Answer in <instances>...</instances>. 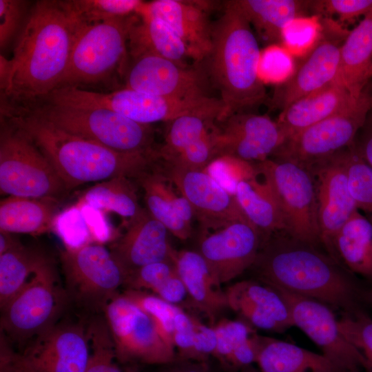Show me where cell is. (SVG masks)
<instances>
[{
	"label": "cell",
	"instance_id": "1",
	"mask_svg": "<svg viewBox=\"0 0 372 372\" xmlns=\"http://www.w3.org/2000/svg\"><path fill=\"white\" fill-rule=\"evenodd\" d=\"M76 26L60 1L33 4L12 58L0 56L1 103L27 105L57 88L68 67Z\"/></svg>",
	"mask_w": 372,
	"mask_h": 372
},
{
	"label": "cell",
	"instance_id": "2",
	"mask_svg": "<svg viewBox=\"0 0 372 372\" xmlns=\"http://www.w3.org/2000/svg\"><path fill=\"white\" fill-rule=\"evenodd\" d=\"M251 267L269 286L313 298L342 313L362 309L365 289L351 272L318 247L285 232L262 239Z\"/></svg>",
	"mask_w": 372,
	"mask_h": 372
},
{
	"label": "cell",
	"instance_id": "3",
	"mask_svg": "<svg viewBox=\"0 0 372 372\" xmlns=\"http://www.w3.org/2000/svg\"><path fill=\"white\" fill-rule=\"evenodd\" d=\"M1 117L9 120L34 141L68 191L116 176L136 180L158 163L156 156L119 152L72 134L19 106L1 104Z\"/></svg>",
	"mask_w": 372,
	"mask_h": 372
},
{
	"label": "cell",
	"instance_id": "4",
	"mask_svg": "<svg viewBox=\"0 0 372 372\" xmlns=\"http://www.w3.org/2000/svg\"><path fill=\"white\" fill-rule=\"evenodd\" d=\"M224 5L223 14L213 24L211 50L203 62L209 81L220 93L225 119L264 103L267 92L259 75L260 51L251 25L234 0Z\"/></svg>",
	"mask_w": 372,
	"mask_h": 372
},
{
	"label": "cell",
	"instance_id": "5",
	"mask_svg": "<svg viewBox=\"0 0 372 372\" xmlns=\"http://www.w3.org/2000/svg\"><path fill=\"white\" fill-rule=\"evenodd\" d=\"M16 106L61 130L113 150L158 157L152 125L135 122L102 106L45 99Z\"/></svg>",
	"mask_w": 372,
	"mask_h": 372
},
{
	"label": "cell",
	"instance_id": "6",
	"mask_svg": "<svg viewBox=\"0 0 372 372\" xmlns=\"http://www.w3.org/2000/svg\"><path fill=\"white\" fill-rule=\"evenodd\" d=\"M137 17L92 24L77 22L68 67L56 89L102 83L116 72L125 75L129 33Z\"/></svg>",
	"mask_w": 372,
	"mask_h": 372
},
{
	"label": "cell",
	"instance_id": "7",
	"mask_svg": "<svg viewBox=\"0 0 372 372\" xmlns=\"http://www.w3.org/2000/svg\"><path fill=\"white\" fill-rule=\"evenodd\" d=\"M59 259L69 302L85 316L103 313L125 285L124 271L102 244L65 247L61 250Z\"/></svg>",
	"mask_w": 372,
	"mask_h": 372
},
{
	"label": "cell",
	"instance_id": "8",
	"mask_svg": "<svg viewBox=\"0 0 372 372\" xmlns=\"http://www.w3.org/2000/svg\"><path fill=\"white\" fill-rule=\"evenodd\" d=\"M69 304L50 259L1 309L0 332L21 351L32 339L56 323Z\"/></svg>",
	"mask_w": 372,
	"mask_h": 372
},
{
	"label": "cell",
	"instance_id": "9",
	"mask_svg": "<svg viewBox=\"0 0 372 372\" xmlns=\"http://www.w3.org/2000/svg\"><path fill=\"white\" fill-rule=\"evenodd\" d=\"M45 99L57 103L98 105L145 125L161 121L169 122L188 114L223 112L224 110L222 101L215 97H166L125 87L111 92L63 87L50 92L45 96Z\"/></svg>",
	"mask_w": 372,
	"mask_h": 372
},
{
	"label": "cell",
	"instance_id": "10",
	"mask_svg": "<svg viewBox=\"0 0 372 372\" xmlns=\"http://www.w3.org/2000/svg\"><path fill=\"white\" fill-rule=\"evenodd\" d=\"M0 191L8 196L57 199L68 191L34 141L3 117L0 130Z\"/></svg>",
	"mask_w": 372,
	"mask_h": 372
},
{
	"label": "cell",
	"instance_id": "11",
	"mask_svg": "<svg viewBox=\"0 0 372 372\" xmlns=\"http://www.w3.org/2000/svg\"><path fill=\"white\" fill-rule=\"evenodd\" d=\"M269 185L285 225V233L302 242L321 245L316 187L311 171L287 161L254 163Z\"/></svg>",
	"mask_w": 372,
	"mask_h": 372
},
{
	"label": "cell",
	"instance_id": "12",
	"mask_svg": "<svg viewBox=\"0 0 372 372\" xmlns=\"http://www.w3.org/2000/svg\"><path fill=\"white\" fill-rule=\"evenodd\" d=\"M371 110L372 94L365 88L346 108L287 138L272 157L309 168L353 145Z\"/></svg>",
	"mask_w": 372,
	"mask_h": 372
},
{
	"label": "cell",
	"instance_id": "13",
	"mask_svg": "<svg viewBox=\"0 0 372 372\" xmlns=\"http://www.w3.org/2000/svg\"><path fill=\"white\" fill-rule=\"evenodd\" d=\"M118 360L125 364H165L176 360V351L160 335L152 318L120 293L103 313Z\"/></svg>",
	"mask_w": 372,
	"mask_h": 372
},
{
	"label": "cell",
	"instance_id": "14",
	"mask_svg": "<svg viewBox=\"0 0 372 372\" xmlns=\"http://www.w3.org/2000/svg\"><path fill=\"white\" fill-rule=\"evenodd\" d=\"M89 316H63L18 352L28 372H84L90 356L87 334Z\"/></svg>",
	"mask_w": 372,
	"mask_h": 372
},
{
	"label": "cell",
	"instance_id": "15",
	"mask_svg": "<svg viewBox=\"0 0 372 372\" xmlns=\"http://www.w3.org/2000/svg\"><path fill=\"white\" fill-rule=\"evenodd\" d=\"M162 163V172L191 205L201 234L220 229L234 222L249 221L234 194L206 169Z\"/></svg>",
	"mask_w": 372,
	"mask_h": 372
},
{
	"label": "cell",
	"instance_id": "16",
	"mask_svg": "<svg viewBox=\"0 0 372 372\" xmlns=\"http://www.w3.org/2000/svg\"><path fill=\"white\" fill-rule=\"evenodd\" d=\"M272 287L286 302L293 326L300 329L320 349L322 354L347 371L366 369L364 357L344 338L329 306L313 298Z\"/></svg>",
	"mask_w": 372,
	"mask_h": 372
},
{
	"label": "cell",
	"instance_id": "17",
	"mask_svg": "<svg viewBox=\"0 0 372 372\" xmlns=\"http://www.w3.org/2000/svg\"><path fill=\"white\" fill-rule=\"evenodd\" d=\"M221 123L214 128L217 160L229 157L250 163L262 162L286 141L277 121L267 115L240 112Z\"/></svg>",
	"mask_w": 372,
	"mask_h": 372
},
{
	"label": "cell",
	"instance_id": "18",
	"mask_svg": "<svg viewBox=\"0 0 372 372\" xmlns=\"http://www.w3.org/2000/svg\"><path fill=\"white\" fill-rule=\"evenodd\" d=\"M346 149L309 168L316 182L320 242L326 253L338 263L333 245L335 238L358 210L348 186Z\"/></svg>",
	"mask_w": 372,
	"mask_h": 372
},
{
	"label": "cell",
	"instance_id": "19",
	"mask_svg": "<svg viewBox=\"0 0 372 372\" xmlns=\"http://www.w3.org/2000/svg\"><path fill=\"white\" fill-rule=\"evenodd\" d=\"M348 32L327 24L295 72L274 90L271 103L281 112L339 77L340 48Z\"/></svg>",
	"mask_w": 372,
	"mask_h": 372
},
{
	"label": "cell",
	"instance_id": "20",
	"mask_svg": "<svg viewBox=\"0 0 372 372\" xmlns=\"http://www.w3.org/2000/svg\"><path fill=\"white\" fill-rule=\"evenodd\" d=\"M125 87L166 97L196 98L208 96L209 79L204 66L182 65L154 55L129 60Z\"/></svg>",
	"mask_w": 372,
	"mask_h": 372
},
{
	"label": "cell",
	"instance_id": "21",
	"mask_svg": "<svg viewBox=\"0 0 372 372\" xmlns=\"http://www.w3.org/2000/svg\"><path fill=\"white\" fill-rule=\"evenodd\" d=\"M262 237L249 221H237L200 234L198 250L219 285L228 282L251 268Z\"/></svg>",
	"mask_w": 372,
	"mask_h": 372
},
{
	"label": "cell",
	"instance_id": "22",
	"mask_svg": "<svg viewBox=\"0 0 372 372\" xmlns=\"http://www.w3.org/2000/svg\"><path fill=\"white\" fill-rule=\"evenodd\" d=\"M208 1L154 0L143 1L137 14L165 22L185 45L189 57L203 62L212 45L213 23Z\"/></svg>",
	"mask_w": 372,
	"mask_h": 372
},
{
	"label": "cell",
	"instance_id": "23",
	"mask_svg": "<svg viewBox=\"0 0 372 372\" xmlns=\"http://www.w3.org/2000/svg\"><path fill=\"white\" fill-rule=\"evenodd\" d=\"M127 223L125 232L108 248L126 277L145 265L172 261L174 249L168 240L169 231L146 208Z\"/></svg>",
	"mask_w": 372,
	"mask_h": 372
},
{
	"label": "cell",
	"instance_id": "24",
	"mask_svg": "<svg viewBox=\"0 0 372 372\" xmlns=\"http://www.w3.org/2000/svg\"><path fill=\"white\" fill-rule=\"evenodd\" d=\"M225 291L228 307L250 326L278 333L293 326L286 302L272 287L248 280L238 282Z\"/></svg>",
	"mask_w": 372,
	"mask_h": 372
},
{
	"label": "cell",
	"instance_id": "25",
	"mask_svg": "<svg viewBox=\"0 0 372 372\" xmlns=\"http://www.w3.org/2000/svg\"><path fill=\"white\" fill-rule=\"evenodd\" d=\"M144 194L147 210L177 238L185 240L192 234L194 214L191 205L177 195L170 180L160 166L144 173L135 180Z\"/></svg>",
	"mask_w": 372,
	"mask_h": 372
},
{
	"label": "cell",
	"instance_id": "26",
	"mask_svg": "<svg viewBox=\"0 0 372 372\" xmlns=\"http://www.w3.org/2000/svg\"><path fill=\"white\" fill-rule=\"evenodd\" d=\"M358 98L350 94L338 77L321 89L293 102L280 112L277 122L287 140L342 110Z\"/></svg>",
	"mask_w": 372,
	"mask_h": 372
},
{
	"label": "cell",
	"instance_id": "27",
	"mask_svg": "<svg viewBox=\"0 0 372 372\" xmlns=\"http://www.w3.org/2000/svg\"><path fill=\"white\" fill-rule=\"evenodd\" d=\"M172 260L190 302L212 322L229 308L225 291L221 289L205 260L197 251L174 249Z\"/></svg>",
	"mask_w": 372,
	"mask_h": 372
},
{
	"label": "cell",
	"instance_id": "28",
	"mask_svg": "<svg viewBox=\"0 0 372 372\" xmlns=\"http://www.w3.org/2000/svg\"><path fill=\"white\" fill-rule=\"evenodd\" d=\"M235 182L234 195L248 220L262 239L278 232L285 233L282 214L266 180L256 169Z\"/></svg>",
	"mask_w": 372,
	"mask_h": 372
},
{
	"label": "cell",
	"instance_id": "29",
	"mask_svg": "<svg viewBox=\"0 0 372 372\" xmlns=\"http://www.w3.org/2000/svg\"><path fill=\"white\" fill-rule=\"evenodd\" d=\"M372 78V10L348 32L340 48L339 79L359 97Z\"/></svg>",
	"mask_w": 372,
	"mask_h": 372
},
{
	"label": "cell",
	"instance_id": "30",
	"mask_svg": "<svg viewBox=\"0 0 372 372\" xmlns=\"http://www.w3.org/2000/svg\"><path fill=\"white\" fill-rule=\"evenodd\" d=\"M256 362L260 372H347L323 354L261 335Z\"/></svg>",
	"mask_w": 372,
	"mask_h": 372
},
{
	"label": "cell",
	"instance_id": "31",
	"mask_svg": "<svg viewBox=\"0 0 372 372\" xmlns=\"http://www.w3.org/2000/svg\"><path fill=\"white\" fill-rule=\"evenodd\" d=\"M258 34L267 43H280L289 23L312 9L313 1L234 0Z\"/></svg>",
	"mask_w": 372,
	"mask_h": 372
},
{
	"label": "cell",
	"instance_id": "32",
	"mask_svg": "<svg viewBox=\"0 0 372 372\" xmlns=\"http://www.w3.org/2000/svg\"><path fill=\"white\" fill-rule=\"evenodd\" d=\"M59 199L8 196L0 203V231L39 236L52 230Z\"/></svg>",
	"mask_w": 372,
	"mask_h": 372
},
{
	"label": "cell",
	"instance_id": "33",
	"mask_svg": "<svg viewBox=\"0 0 372 372\" xmlns=\"http://www.w3.org/2000/svg\"><path fill=\"white\" fill-rule=\"evenodd\" d=\"M129 60L143 55L160 56L182 65L189 57L187 48L174 31L157 18L138 15L128 38Z\"/></svg>",
	"mask_w": 372,
	"mask_h": 372
},
{
	"label": "cell",
	"instance_id": "34",
	"mask_svg": "<svg viewBox=\"0 0 372 372\" xmlns=\"http://www.w3.org/2000/svg\"><path fill=\"white\" fill-rule=\"evenodd\" d=\"M338 261L349 272L372 280V222L356 210L334 240Z\"/></svg>",
	"mask_w": 372,
	"mask_h": 372
},
{
	"label": "cell",
	"instance_id": "35",
	"mask_svg": "<svg viewBox=\"0 0 372 372\" xmlns=\"http://www.w3.org/2000/svg\"><path fill=\"white\" fill-rule=\"evenodd\" d=\"M135 185L134 180L126 176L114 177L90 187L77 203L87 205L103 213H115L127 222L143 209Z\"/></svg>",
	"mask_w": 372,
	"mask_h": 372
},
{
	"label": "cell",
	"instance_id": "36",
	"mask_svg": "<svg viewBox=\"0 0 372 372\" xmlns=\"http://www.w3.org/2000/svg\"><path fill=\"white\" fill-rule=\"evenodd\" d=\"M50 258L23 244L0 255V308L3 309Z\"/></svg>",
	"mask_w": 372,
	"mask_h": 372
},
{
	"label": "cell",
	"instance_id": "37",
	"mask_svg": "<svg viewBox=\"0 0 372 372\" xmlns=\"http://www.w3.org/2000/svg\"><path fill=\"white\" fill-rule=\"evenodd\" d=\"M215 121H222L220 114L205 112L183 115L169 121L165 142L158 149L160 161L171 159L202 138L214 125Z\"/></svg>",
	"mask_w": 372,
	"mask_h": 372
},
{
	"label": "cell",
	"instance_id": "38",
	"mask_svg": "<svg viewBox=\"0 0 372 372\" xmlns=\"http://www.w3.org/2000/svg\"><path fill=\"white\" fill-rule=\"evenodd\" d=\"M87 334L90 356L84 372H137L136 364L120 362L103 313L88 317Z\"/></svg>",
	"mask_w": 372,
	"mask_h": 372
},
{
	"label": "cell",
	"instance_id": "39",
	"mask_svg": "<svg viewBox=\"0 0 372 372\" xmlns=\"http://www.w3.org/2000/svg\"><path fill=\"white\" fill-rule=\"evenodd\" d=\"M141 0H66L64 8L79 23L92 24L124 18L137 14Z\"/></svg>",
	"mask_w": 372,
	"mask_h": 372
},
{
	"label": "cell",
	"instance_id": "40",
	"mask_svg": "<svg viewBox=\"0 0 372 372\" xmlns=\"http://www.w3.org/2000/svg\"><path fill=\"white\" fill-rule=\"evenodd\" d=\"M345 157L350 194L357 209L372 222V167L353 145L346 149Z\"/></svg>",
	"mask_w": 372,
	"mask_h": 372
},
{
	"label": "cell",
	"instance_id": "41",
	"mask_svg": "<svg viewBox=\"0 0 372 372\" xmlns=\"http://www.w3.org/2000/svg\"><path fill=\"white\" fill-rule=\"evenodd\" d=\"M122 293L152 318L164 341L174 349V319L181 307L146 291L125 289Z\"/></svg>",
	"mask_w": 372,
	"mask_h": 372
},
{
	"label": "cell",
	"instance_id": "42",
	"mask_svg": "<svg viewBox=\"0 0 372 372\" xmlns=\"http://www.w3.org/2000/svg\"><path fill=\"white\" fill-rule=\"evenodd\" d=\"M338 322L344 338L364 357L365 371L372 372V318L360 309L342 313Z\"/></svg>",
	"mask_w": 372,
	"mask_h": 372
},
{
	"label": "cell",
	"instance_id": "43",
	"mask_svg": "<svg viewBox=\"0 0 372 372\" xmlns=\"http://www.w3.org/2000/svg\"><path fill=\"white\" fill-rule=\"evenodd\" d=\"M52 230L62 239L65 247L75 248L93 242L86 217L76 204L59 213Z\"/></svg>",
	"mask_w": 372,
	"mask_h": 372
},
{
	"label": "cell",
	"instance_id": "44",
	"mask_svg": "<svg viewBox=\"0 0 372 372\" xmlns=\"http://www.w3.org/2000/svg\"><path fill=\"white\" fill-rule=\"evenodd\" d=\"M213 327L217 338L214 355L226 365L234 350L254 333L249 324L240 320L225 318Z\"/></svg>",
	"mask_w": 372,
	"mask_h": 372
},
{
	"label": "cell",
	"instance_id": "45",
	"mask_svg": "<svg viewBox=\"0 0 372 372\" xmlns=\"http://www.w3.org/2000/svg\"><path fill=\"white\" fill-rule=\"evenodd\" d=\"M30 2L23 0H0V48L6 49L17 39L27 17Z\"/></svg>",
	"mask_w": 372,
	"mask_h": 372
},
{
	"label": "cell",
	"instance_id": "46",
	"mask_svg": "<svg viewBox=\"0 0 372 372\" xmlns=\"http://www.w3.org/2000/svg\"><path fill=\"white\" fill-rule=\"evenodd\" d=\"M214 128V125L205 136L174 157L161 162L189 169L205 170L217 160Z\"/></svg>",
	"mask_w": 372,
	"mask_h": 372
},
{
	"label": "cell",
	"instance_id": "47",
	"mask_svg": "<svg viewBox=\"0 0 372 372\" xmlns=\"http://www.w3.org/2000/svg\"><path fill=\"white\" fill-rule=\"evenodd\" d=\"M176 272L172 261H161L145 265L128 274L125 289L150 291L152 293Z\"/></svg>",
	"mask_w": 372,
	"mask_h": 372
},
{
	"label": "cell",
	"instance_id": "48",
	"mask_svg": "<svg viewBox=\"0 0 372 372\" xmlns=\"http://www.w3.org/2000/svg\"><path fill=\"white\" fill-rule=\"evenodd\" d=\"M312 9L337 15L342 21L364 17L372 10V0L313 1Z\"/></svg>",
	"mask_w": 372,
	"mask_h": 372
},
{
	"label": "cell",
	"instance_id": "49",
	"mask_svg": "<svg viewBox=\"0 0 372 372\" xmlns=\"http://www.w3.org/2000/svg\"><path fill=\"white\" fill-rule=\"evenodd\" d=\"M217 338L214 327H209L196 320L191 360L204 362L214 355Z\"/></svg>",
	"mask_w": 372,
	"mask_h": 372
},
{
	"label": "cell",
	"instance_id": "50",
	"mask_svg": "<svg viewBox=\"0 0 372 372\" xmlns=\"http://www.w3.org/2000/svg\"><path fill=\"white\" fill-rule=\"evenodd\" d=\"M154 294L163 300L177 306H179L178 304L183 303L188 297L185 286L178 276L176 270Z\"/></svg>",
	"mask_w": 372,
	"mask_h": 372
},
{
	"label": "cell",
	"instance_id": "51",
	"mask_svg": "<svg viewBox=\"0 0 372 372\" xmlns=\"http://www.w3.org/2000/svg\"><path fill=\"white\" fill-rule=\"evenodd\" d=\"M18 352L5 335L0 333V372H19Z\"/></svg>",
	"mask_w": 372,
	"mask_h": 372
},
{
	"label": "cell",
	"instance_id": "52",
	"mask_svg": "<svg viewBox=\"0 0 372 372\" xmlns=\"http://www.w3.org/2000/svg\"><path fill=\"white\" fill-rule=\"evenodd\" d=\"M175 360L165 364L166 366L159 372H209L204 362Z\"/></svg>",
	"mask_w": 372,
	"mask_h": 372
},
{
	"label": "cell",
	"instance_id": "53",
	"mask_svg": "<svg viewBox=\"0 0 372 372\" xmlns=\"http://www.w3.org/2000/svg\"><path fill=\"white\" fill-rule=\"evenodd\" d=\"M355 148L360 156L372 167V127L364 133Z\"/></svg>",
	"mask_w": 372,
	"mask_h": 372
},
{
	"label": "cell",
	"instance_id": "54",
	"mask_svg": "<svg viewBox=\"0 0 372 372\" xmlns=\"http://www.w3.org/2000/svg\"><path fill=\"white\" fill-rule=\"evenodd\" d=\"M22 245L13 234L0 231V255H2Z\"/></svg>",
	"mask_w": 372,
	"mask_h": 372
},
{
	"label": "cell",
	"instance_id": "55",
	"mask_svg": "<svg viewBox=\"0 0 372 372\" xmlns=\"http://www.w3.org/2000/svg\"><path fill=\"white\" fill-rule=\"evenodd\" d=\"M364 302L372 307V288L365 289L363 297Z\"/></svg>",
	"mask_w": 372,
	"mask_h": 372
},
{
	"label": "cell",
	"instance_id": "56",
	"mask_svg": "<svg viewBox=\"0 0 372 372\" xmlns=\"http://www.w3.org/2000/svg\"><path fill=\"white\" fill-rule=\"evenodd\" d=\"M240 372H258V371H257L255 368L250 365L241 369Z\"/></svg>",
	"mask_w": 372,
	"mask_h": 372
},
{
	"label": "cell",
	"instance_id": "57",
	"mask_svg": "<svg viewBox=\"0 0 372 372\" xmlns=\"http://www.w3.org/2000/svg\"><path fill=\"white\" fill-rule=\"evenodd\" d=\"M19 364H20V363H19ZM19 372H28V371H27L25 369H24L20 364V371Z\"/></svg>",
	"mask_w": 372,
	"mask_h": 372
},
{
	"label": "cell",
	"instance_id": "58",
	"mask_svg": "<svg viewBox=\"0 0 372 372\" xmlns=\"http://www.w3.org/2000/svg\"><path fill=\"white\" fill-rule=\"evenodd\" d=\"M347 372H360V370L350 371Z\"/></svg>",
	"mask_w": 372,
	"mask_h": 372
}]
</instances>
